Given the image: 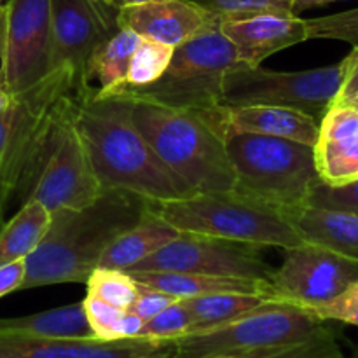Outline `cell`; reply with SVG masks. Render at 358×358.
I'll return each mask as SVG.
<instances>
[{
    "label": "cell",
    "instance_id": "cell-11",
    "mask_svg": "<svg viewBox=\"0 0 358 358\" xmlns=\"http://www.w3.org/2000/svg\"><path fill=\"white\" fill-rule=\"evenodd\" d=\"M128 271L196 273L227 278L269 280L275 269L262 259L261 247L196 233L177 238Z\"/></svg>",
    "mask_w": 358,
    "mask_h": 358
},
{
    "label": "cell",
    "instance_id": "cell-38",
    "mask_svg": "<svg viewBox=\"0 0 358 358\" xmlns=\"http://www.w3.org/2000/svg\"><path fill=\"white\" fill-rule=\"evenodd\" d=\"M334 2H346V0H292V13L301 14L303 10L315 9V7H324Z\"/></svg>",
    "mask_w": 358,
    "mask_h": 358
},
{
    "label": "cell",
    "instance_id": "cell-33",
    "mask_svg": "<svg viewBox=\"0 0 358 358\" xmlns=\"http://www.w3.org/2000/svg\"><path fill=\"white\" fill-rule=\"evenodd\" d=\"M308 205L358 215V178L339 185H329L324 180L318 182L311 191Z\"/></svg>",
    "mask_w": 358,
    "mask_h": 358
},
{
    "label": "cell",
    "instance_id": "cell-34",
    "mask_svg": "<svg viewBox=\"0 0 358 358\" xmlns=\"http://www.w3.org/2000/svg\"><path fill=\"white\" fill-rule=\"evenodd\" d=\"M313 317L324 322H341L358 327V280L350 283L341 294L318 306L304 308Z\"/></svg>",
    "mask_w": 358,
    "mask_h": 358
},
{
    "label": "cell",
    "instance_id": "cell-17",
    "mask_svg": "<svg viewBox=\"0 0 358 358\" xmlns=\"http://www.w3.org/2000/svg\"><path fill=\"white\" fill-rule=\"evenodd\" d=\"M217 135L227 133H252V135L278 136L315 147L320 122L304 112L275 105H241V107H217L198 112Z\"/></svg>",
    "mask_w": 358,
    "mask_h": 358
},
{
    "label": "cell",
    "instance_id": "cell-31",
    "mask_svg": "<svg viewBox=\"0 0 358 358\" xmlns=\"http://www.w3.org/2000/svg\"><path fill=\"white\" fill-rule=\"evenodd\" d=\"M306 27L310 38H329L358 45V7L329 16L310 17Z\"/></svg>",
    "mask_w": 358,
    "mask_h": 358
},
{
    "label": "cell",
    "instance_id": "cell-18",
    "mask_svg": "<svg viewBox=\"0 0 358 358\" xmlns=\"http://www.w3.org/2000/svg\"><path fill=\"white\" fill-rule=\"evenodd\" d=\"M220 31L233 44L241 66H259L275 52L310 41L306 20L294 13H259L222 21Z\"/></svg>",
    "mask_w": 358,
    "mask_h": 358
},
{
    "label": "cell",
    "instance_id": "cell-15",
    "mask_svg": "<svg viewBox=\"0 0 358 358\" xmlns=\"http://www.w3.org/2000/svg\"><path fill=\"white\" fill-rule=\"evenodd\" d=\"M175 358V339L35 338L0 334V358Z\"/></svg>",
    "mask_w": 358,
    "mask_h": 358
},
{
    "label": "cell",
    "instance_id": "cell-5",
    "mask_svg": "<svg viewBox=\"0 0 358 358\" xmlns=\"http://www.w3.org/2000/svg\"><path fill=\"white\" fill-rule=\"evenodd\" d=\"M86 143L76 121V91L56 108L14 201H38L49 212L83 208L101 194Z\"/></svg>",
    "mask_w": 358,
    "mask_h": 358
},
{
    "label": "cell",
    "instance_id": "cell-7",
    "mask_svg": "<svg viewBox=\"0 0 358 358\" xmlns=\"http://www.w3.org/2000/svg\"><path fill=\"white\" fill-rule=\"evenodd\" d=\"M325 327L327 322L297 304L268 301L229 324L175 339V358H257Z\"/></svg>",
    "mask_w": 358,
    "mask_h": 358
},
{
    "label": "cell",
    "instance_id": "cell-2",
    "mask_svg": "<svg viewBox=\"0 0 358 358\" xmlns=\"http://www.w3.org/2000/svg\"><path fill=\"white\" fill-rule=\"evenodd\" d=\"M149 199L126 191H105L83 208H58L34 252L24 259L27 275L20 290L58 283H86L101 254L135 226Z\"/></svg>",
    "mask_w": 358,
    "mask_h": 358
},
{
    "label": "cell",
    "instance_id": "cell-24",
    "mask_svg": "<svg viewBox=\"0 0 358 358\" xmlns=\"http://www.w3.org/2000/svg\"><path fill=\"white\" fill-rule=\"evenodd\" d=\"M0 334L35 338H94L84 313L83 301L28 317L0 318Z\"/></svg>",
    "mask_w": 358,
    "mask_h": 358
},
{
    "label": "cell",
    "instance_id": "cell-8",
    "mask_svg": "<svg viewBox=\"0 0 358 358\" xmlns=\"http://www.w3.org/2000/svg\"><path fill=\"white\" fill-rule=\"evenodd\" d=\"M234 66H238V59L233 44L220 27H215L177 45L170 65L154 84L145 87L122 84L112 93L205 112L220 105L224 77Z\"/></svg>",
    "mask_w": 358,
    "mask_h": 358
},
{
    "label": "cell",
    "instance_id": "cell-13",
    "mask_svg": "<svg viewBox=\"0 0 358 358\" xmlns=\"http://www.w3.org/2000/svg\"><path fill=\"white\" fill-rule=\"evenodd\" d=\"M358 280V261L306 243L285 250L282 266L269 278L275 299L311 308L324 304Z\"/></svg>",
    "mask_w": 358,
    "mask_h": 358
},
{
    "label": "cell",
    "instance_id": "cell-16",
    "mask_svg": "<svg viewBox=\"0 0 358 358\" xmlns=\"http://www.w3.org/2000/svg\"><path fill=\"white\" fill-rule=\"evenodd\" d=\"M117 23L119 28H128L138 37L171 48L220 27V21L194 0H157L124 7L119 10Z\"/></svg>",
    "mask_w": 358,
    "mask_h": 358
},
{
    "label": "cell",
    "instance_id": "cell-1",
    "mask_svg": "<svg viewBox=\"0 0 358 358\" xmlns=\"http://www.w3.org/2000/svg\"><path fill=\"white\" fill-rule=\"evenodd\" d=\"M76 121L103 192H133L152 203L194 194L138 131L128 96L76 91Z\"/></svg>",
    "mask_w": 358,
    "mask_h": 358
},
{
    "label": "cell",
    "instance_id": "cell-4",
    "mask_svg": "<svg viewBox=\"0 0 358 358\" xmlns=\"http://www.w3.org/2000/svg\"><path fill=\"white\" fill-rule=\"evenodd\" d=\"M222 138L234 173V192L287 217L308 206L311 191L322 182L315 147L252 133H227Z\"/></svg>",
    "mask_w": 358,
    "mask_h": 358
},
{
    "label": "cell",
    "instance_id": "cell-42",
    "mask_svg": "<svg viewBox=\"0 0 358 358\" xmlns=\"http://www.w3.org/2000/svg\"><path fill=\"white\" fill-rule=\"evenodd\" d=\"M336 105H350V107H358V93L353 94V96L348 98V100L341 101V103H336Z\"/></svg>",
    "mask_w": 358,
    "mask_h": 358
},
{
    "label": "cell",
    "instance_id": "cell-21",
    "mask_svg": "<svg viewBox=\"0 0 358 358\" xmlns=\"http://www.w3.org/2000/svg\"><path fill=\"white\" fill-rule=\"evenodd\" d=\"M301 240L358 261V215L341 210L304 206L289 217Z\"/></svg>",
    "mask_w": 358,
    "mask_h": 358
},
{
    "label": "cell",
    "instance_id": "cell-10",
    "mask_svg": "<svg viewBox=\"0 0 358 358\" xmlns=\"http://www.w3.org/2000/svg\"><path fill=\"white\" fill-rule=\"evenodd\" d=\"M345 80V63L301 72H275L264 66H234L226 73L220 105H275L322 121L336 103Z\"/></svg>",
    "mask_w": 358,
    "mask_h": 358
},
{
    "label": "cell",
    "instance_id": "cell-22",
    "mask_svg": "<svg viewBox=\"0 0 358 358\" xmlns=\"http://www.w3.org/2000/svg\"><path fill=\"white\" fill-rule=\"evenodd\" d=\"M180 231L157 215L152 208L145 210L142 219L128 231L115 238L101 254L98 268L121 269L128 271L133 266L142 262L154 252L178 236Z\"/></svg>",
    "mask_w": 358,
    "mask_h": 358
},
{
    "label": "cell",
    "instance_id": "cell-14",
    "mask_svg": "<svg viewBox=\"0 0 358 358\" xmlns=\"http://www.w3.org/2000/svg\"><path fill=\"white\" fill-rule=\"evenodd\" d=\"M108 0H51L52 70L70 66L76 90L93 52L121 28Z\"/></svg>",
    "mask_w": 358,
    "mask_h": 358
},
{
    "label": "cell",
    "instance_id": "cell-12",
    "mask_svg": "<svg viewBox=\"0 0 358 358\" xmlns=\"http://www.w3.org/2000/svg\"><path fill=\"white\" fill-rule=\"evenodd\" d=\"M0 86L17 94L52 72L51 0H7Z\"/></svg>",
    "mask_w": 358,
    "mask_h": 358
},
{
    "label": "cell",
    "instance_id": "cell-36",
    "mask_svg": "<svg viewBox=\"0 0 358 358\" xmlns=\"http://www.w3.org/2000/svg\"><path fill=\"white\" fill-rule=\"evenodd\" d=\"M24 275H27V262H24V259L0 266V297L20 290Z\"/></svg>",
    "mask_w": 358,
    "mask_h": 358
},
{
    "label": "cell",
    "instance_id": "cell-40",
    "mask_svg": "<svg viewBox=\"0 0 358 358\" xmlns=\"http://www.w3.org/2000/svg\"><path fill=\"white\" fill-rule=\"evenodd\" d=\"M6 16H7L6 3H0V55H2L3 35H6Z\"/></svg>",
    "mask_w": 358,
    "mask_h": 358
},
{
    "label": "cell",
    "instance_id": "cell-25",
    "mask_svg": "<svg viewBox=\"0 0 358 358\" xmlns=\"http://www.w3.org/2000/svg\"><path fill=\"white\" fill-rule=\"evenodd\" d=\"M51 212L38 201H27L0 226V266L27 259L45 236Z\"/></svg>",
    "mask_w": 358,
    "mask_h": 358
},
{
    "label": "cell",
    "instance_id": "cell-20",
    "mask_svg": "<svg viewBox=\"0 0 358 358\" xmlns=\"http://www.w3.org/2000/svg\"><path fill=\"white\" fill-rule=\"evenodd\" d=\"M136 282L149 285L152 289L166 292L178 299L208 296V294L240 292L257 294L275 299L273 285L269 280H248V278H227V276L196 275V273H171V271H126ZM278 301V299H275Z\"/></svg>",
    "mask_w": 358,
    "mask_h": 358
},
{
    "label": "cell",
    "instance_id": "cell-32",
    "mask_svg": "<svg viewBox=\"0 0 358 358\" xmlns=\"http://www.w3.org/2000/svg\"><path fill=\"white\" fill-rule=\"evenodd\" d=\"M83 306L94 338L101 339V341L121 339L119 338V327H121V320L126 310L110 306V304L103 303L93 296H86V299L83 301Z\"/></svg>",
    "mask_w": 358,
    "mask_h": 358
},
{
    "label": "cell",
    "instance_id": "cell-41",
    "mask_svg": "<svg viewBox=\"0 0 358 358\" xmlns=\"http://www.w3.org/2000/svg\"><path fill=\"white\" fill-rule=\"evenodd\" d=\"M10 100H13V94H9L2 86H0V112L10 103Z\"/></svg>",
    "mask_w": 358,
    "mask_h": 358
},
{
    "label": "cell",
    "instance_id": "cell-3",
    "mask_svg": "<svg viewBox=\"0 0 358 358\" xmlns=\"http://www.w3.org/2000/svg\"><path fill=\"white\" fill-rule=\"evenodd\" d=\"M129 100L138 131L194 194L233 191L234 173L224 138L198 112L149 100Z\"/></svg>",
    "mask_w": 358,
    "mask_h": 358
},
{
    "label": "cell",
    "instance_id": "cell-27",
    "mask_svg": "<svg viewBox=\"0 0 358 358\" xmlns=\"http://www.w3.org/2000/svg\"><path fill=\"white\" fill-rule=\"evenodd\" d=\"M173 49L175 48L168 44L142 38L133 52L131 62H129L126 86L145 87L156 83L170 65Z\"/></svg>",
    "mask_w": 358,
    "mask_h": 358
},
{
    "label": "cell",
    "instance_id": "cell-6",
    "mask_svg": "<svg viewBox=\"0 0 358 358\" xmlns=\"http://www.w3.org/2000/svg\"><path fill=\"white\" fill-rule=\"evenodd\" d=\"M150 208L180 233L206 234L283 250L303 243L285 213L234 191L199 192L171 201H150Z\"/></svg>",
    "mask_w": 358,
    "mask_h": 358
},
{
    "label": "cell",
    "instance_id": "cell-39",
    "mask_svg": "<svg viewBox=\"0 0 358 358\" xmlns=\"http://www.w3.org/2000/svg\"><path fill=\"white\" fill-rule=\"evenodd\" d=\"M112 6L115 7L117 10L124 9V7H131V6H142V3H149V2H157V0H108Z\"/></svg>",
    "mask_w": 358,
    "mask_h": 358
},
{
    "label": "cell",
    "instance_id": "cell-23",
    "mask_svg": "<svg viewBox=\"0 0 358 358\" xmlns=\"http://www.w3.org/2000/svg\"><path fill=\"white\" fill-rule=\"evenodd\" d=\"M142 37L128 28H121L114 37L100 45L87 62L80 86L76 91L108 94L126 84L129 62Z\"/></svg>",
    "mask_w": 358,
    "mask_h": 358
},
{
    "label": "cell",
    "instance_id": "cell-9",
    "mask_svg": "<svg viewBox=\"0 0 358 358\" xmlns=\"http://www.w3.org/2000/svg\"><path fill=\"white\" fill-rule=\"evenodd\" d=\"M72 91L76 73L70 66H59L35 86L14 94L0 112V226L56 108Z\"/></svg>",
    "mask_w": 358,
    "mask_h": 358
},
{
    "label": "cell",
    "instance_id": "cell-28",
    "mask_svg": "<svg viewBox=\"0 0 358 358\" xmlns=\"http://www.w3.org/2000/svg\"><path fill=\"white\" fill-rule=\"evenodd\" d=\"M87 296H93L119 310H129L138 294V282L121 269L96 268L86 282Z\"/></svg>",
    "mask_w": 358,
    "mask_h": 358
},
{
    "label": "cell",
    "instance_id": "cell-19",
    "mask_svg": "<svg viewBox=\"0 0 358 358\" xmlns=\"http://www.w3.org/2000/svg\"><path fill=\"white\" fill-rule=\"evenodd\" d=\"M315 159L325 184L339 185L358 178V107L329 108L320 121Z\"/></svg>",
    "mask_w": 358,
    "mask_h": 358
},
{
    "label": "cell",
    "instance_id": "cell-35",
    "mask_svg": "<svg viewBox=\"0 0 358 358\" xmlns=\"http://www.w3.org/2000/svg\"><path fill=\"white\" fill-rule=\"evenodd\" d=\"M175 301H178V297L170 296L166 292H161V290L152 289V287L143 285V283L138 282V294H136V299L133 301L129 311H133L143 322H147L152 317H156L157 313H161L164 308L173 304Z\"/></svg>",
    "mask_w": 358,
    "mask_h": 358
},
{
    "label": "cell",
    "instance_id": "cell-37",
    "mask_svg": "<svg viewBox=\"0 0 358 358\" xmlns=\"http://www.w3.org/2000/svg\"><path fill=\"white\" fill-rule=\"evenodd\" d=\"M343 63H345V80L336 103H341L358 93V45H353L352 52L343 59Z\"/></svg>",
    "mask_w": 358,
    "mask_h": 358
},
{
    "label": "cell",
    "instance_id": "cell-43",
    "mask_svg": "<svg viewBox=\"0 0 358 358\" xmlns=\"http://www.w3.org/2000/svg\"><path fill=\"white\" fill-rule=\"evenodd\" d=\"M16 358H17V357H16Z\"/></svg>",
    "mask_w": 358,
    "mask_h": 358
},
{
    "label": "cell",
    "instance_id": "cell-29",
    "mask_svg": "<svg viewBox=\"0 0 358 358\" xmlns=\"http://www.w3.org/2000/svg\"><path fill=\"white\" fill-rule=\"evenodd\" d=\"M222 21L241 20L259 13H292V0H194Z\"/></svg>",
    "mask_w": 358,
    "mask_h": 358
},
{
    "label": "cell",
    "instance_id": "cell-30",
    "mask_svg": "<svg viewBox=\"0 0 358 358\" xmlns=\"http://www.w3.org/2000/svg\"><path fill=\"white\" fill-rule=\"evenodd\" d=\"M192 329V317L189 313L184 301L178 299L161 313L152 317L150 320L143 322L138 338L149 339H178L189 334Z\"/></svg>",
    "mask_w": 358,
    "mask_h": 358
},
{
    "label": "cell",
    "instance_id": "cell-26",
    "mask_svg": "<svg viewBox=\"0 0 358 358\" xmlns=\"http://www.w3.org/2000/svg\"><path fill=\"white\" fill-rule=\"evenodd\" d=\"M187 306L189 313L192 317V332L208 331V329L219 327V325L229 324L236 318L243 317L248 311L262 306L269 299L266 296L257 294H240V292H222V294H208V296L189 297L182 299Z\"/></svg>",
    "mask_w": 358,
    "mask_h": 358
}]
</instances>
